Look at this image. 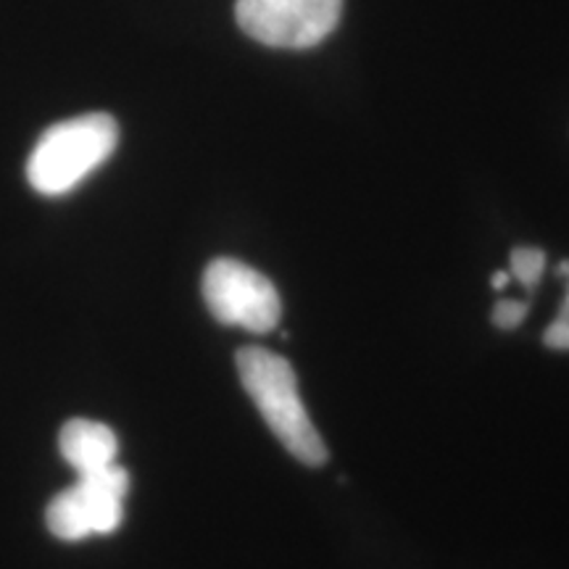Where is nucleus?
<instances>
[{"instance_id": "nucleus-1", "label": "nucleus", "mask_w": 569, "mask_h": 569, "mask_svg": "<svg viewBox=\"0 0 569 569\" xmlns=\"http://www.w3.org/2000/svg\"><path fill=\"white\" fill-rule=\"evenodd\" d=\"M234 361H238V375L246 393L251 396L274 438L303 465H325L327 446L311 417L306 415L301 396H298L296 372L288 359L267 348L248 346L240 348Z\"/></svg>"}, {"instance_id": "nucleus-2", "label": "nucleus", "mask_w": 569, "mask_h": 569, "mask_svg": "<svg viewBox=\"0 0 569 569\" xmlns=\"http://www.w3.org/2000/svg\"><path fill=\"white\" fill-rule=\"evenodd\" d=\"M119 124L111 113H82L48 127L27 161V180L40 196H63L111 159Z\"/></svg>"}, {"instance_id": "nucleus-3", "label": "nucleus", "mask_w": 569, "mask_h": 569, "mask_svg": "<svg viewBox=\"0 0 569 569\" xmlns=\"http://www.w3.org/2000/svg\"><path fill=\"white\" fill-rule=\"evenodd\" d=\"M127 490H130V475L117 465L80 475L77 486L61 490L48 503V530L61 540L109 536L124 519Z\"/></svg>"}, {"instance_id": "nucleus-4", "label": "nucleus", "mask_w": 569, "mask_h": 569, "mask_svg": "<svg viewBox=\"0 0 569 569\" xmlns=\"http://www.w3.org/2000/svg\"><path fill=\"white\" fill-rule=\"evenodd\" d=\"M203 301L213 319L256 336L272 332L282 317V301L272 280L238 259H217L206 267Z\"/></svg>"}, {"instance_id": "nucleus-5", "label": "nucleus", "mask_w": 569, "mask_h": 569, "mask_svg": "<svg viewBox=\"0 0 569 569\" xmlns=\"http://www.w3.org/2000/svg\"><path fill=\"white\" fill-rule=\"evenodd\" d=\"M343 0H238L234 19L269 48H311L338 27Z\"/></svg>"}, {"instance_id": "nucleus-6", "label": "nucleus", "mask_w": 569, "mask_h": 569, "mask_svg": "<svg viewBox=\"0 0 569 569\" xmlns=\"http://www.w3.org/2000/svg\"><path fill=\"white\" fill-rule=\"evenodd\" d=\"M59 446L61 457L77 469V475L96 472V469L113 465L119 448L111 427L92 422V419H71L63 425Z\"/></svg>"}, {"instance_id": "nucleus-7", "label": "nucleus", "mask_w": 569, "mask_h": 569, "mask_svg": "<svg viewBox=\"0 0 569 569\" xmlns=\"http://www.w3.org/2000/svg\"><path fill=\"white\" fill-rule=\"evenodd\" d=\"M509 259H511V274L522 282V288H528V290L536 288L540 274H543V269H546V253L540 251V248L519 246L511 251Z\"/></svg>"}, {"instance_id": "nucleus-8", "label": "nucleus", "mask_w": 569, "mask_h": 569, "mask_svg": "<svg viewBox=\"0 0 569 569\" xmlns=\"http://www.w3.org/2000/svg\"><path fill=\"white\" fill-rule=\"evenodd\" d=\"M559 274L567 280V298L561 303L557 319L543 332V343L553 348V351H569V261H561Z\"/></svg>"}, {"instance_id": "nucleus-9", "label": "nucleus", "mask_w": 569, "mask_h": 569, "mask_svg": "<svg viewBox=\"0 0 569 569\" xmlns=\"http://www.w3.org/2000/svg\"><path fill=\"white\" fill-rule=\"evenodd\" d=\"M530 303L528 301H498L493 309V325L498 330H515L528 317Z\"/></svg>"}, {"instance_id": "nucleus-10", "label": "nucleus", "mask_w": 569, "mask_h": 569, "mask_svg": "<svg viewBox=\"0 0 569 569\" xmlns=\"http://www.w3.org/2000/svg\"><path fill=\"white\" fill-rule=\"evenodd\" d=\"M507 282H509V274L507 272H498L490 284H493V290H503V288H507Z\"/></svg>"}]
</instances>
